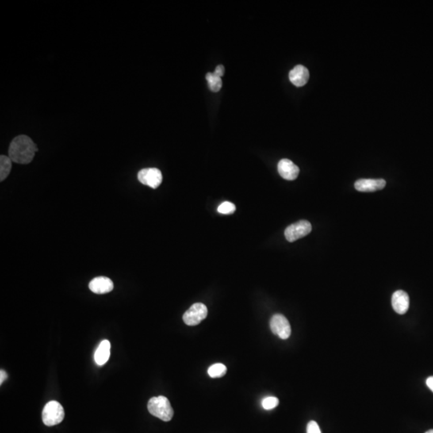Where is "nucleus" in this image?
Returning a JSON list of instances; mask_svg holds the SVG:
<instances>
[{"label":"nucleus","instance_id":"nucleus-1","mask_svg":"<svg viewBox=\"0 0 433 433\" xmlns=\"http://www.w3.org/2000/svg\"><path fill=\"white\" fill-rule=\"evenodd\" d=\"M37 151L36 144L29 136L20 135L11 142L8 153L12 162L26 165L32 162Z\"/></svg>","mask_w":433,"mask_h":433},{"label":"nucleus","instance_id":"nucleus-2","mask_svg":"<svg viewBox=\"0 0 433 433\" xmlns=\"http://www.w3.org/2000/svg\"><path fill=\"white\" fill-rule=\"evenodd\" d=\"M148 410L150 414L165 422L170 421L173 416L171 404L165 396L151 398L148 403Z\"/></svg>","mask_w":433,"mask_h":433},{"label":"nucleus","instance_id":"nucleus-3","mask_svg":"<svg viewBox=\"0 0 433 433\" xmlns=\"http://www.w3.org/2000/svg\"><path fill=\"white\" fill-rule=\"evenodd\" d=\"M64 415L63 406L59 402L52 400L44 406L42 419L45 425L54 426L63 421Z\"/></svg>","mask_w":433,"mask_h":433},{"label":"nucleus","instance_id":"nucleus-4","mask_svg":"<svg viewBox=\"0 0 433 433\" xmlns=\"http://www.w3.org/2000/svg\"><path fill=\"white\" fill-rule=\"evenodd\" d=\"M312 230L311 223L308 221H300L298 223L290 225L285 230V239L290 242H296L298 239L309 235Z\"/></svg>","mask_w":433,"mask_h":433},{"label":"nucleus","instance_id":"nucleus-5","mask_svg":"<svg viewBox=\"0 0 433 433\" xmlns=\"http://www.w3.org/2000/svg\"><path fill=\"white\" fill-rule=\"evenodd\" d=\"M208 310L206 306L201 303H194L183 315V320L188 326H196L206 318Z\"/></svg>","mask_w":433,"mask_h":433},{"label":"nucleus","instance_id":"nucleus-6","mask_svg":"<svg viewBox=\"0 0 433 433\" xmlns=\"http://www.w3.org/2000/svg\"><path fill=\"white\" fill-rule=\"evenodd\" d=\"M270 324L272 332L281 339H287L292 334V327L289 321L281 314L274 315L270 319Z\"/></svg>","mask_w":433,"mask_h":433},{"label":"nucleus","instance_id":"nucleus-7","mask_svg":"<svg viewBox=\"0 0 433 433\" xmlns=\"http://www.w3.org/2000/svg\"><path fill=\"white\" fill-rule=\"evenodd\" d=\"M137 177L140 183L153 189L159 187L162 182V172L156 168L143 169L138 173Z\"/></svg>","mask_w":433,"mask_h":433},{"label":"nucleus","instance_id":"nucleus-8","mask_svg":"<svg viewBox=\"0 0 433 433\" xmlns=\"http://www.w3.org/2000/svg\"><path fill=\"white\" fill-rule=\"evenodd\" d=\"M278 173L284 179L293 181L300 174V168L289 159H281L278 165Z\"/></svg>","mask_w":433,"mask_h":433},{"label":"nucleus","instance_id":"nucleus-9","mask_svg":"<svg viewBox=\"0 0 433 433\" xmlns=\"http://www.w3.org/2000/svg\"><path fill=\"white\" fill-rule=\"evenodd\" d=\"M114 288L112 280L105 276H100L93 278L89 283V289L97 295L109 293Z\"/></svg>","mask_w":433,"mask_h":433},{"label":"nucleus","instance_id":"nucleus-10","mask_svg":"<svg viewBox=\"0 0 433 433\" xmlns=\"http://www.w3.org/2000/svg\"><path fill=\"white\" fill-rule=\"evenodd\" d=\"M386 181L384 179H359L355 181L354 188L359 192H375L384 189Z\"/></svg>","mask_w":433,"mask_h":433},{"label":"nucleus","instance_id":"nucleus-11","mask_svg":"<svg viewBox=\"0 0 433 433\" xmlns=\"http://www.w3.org/2000/svg\"><path fill=\"white\" fill-rule=\"evenodd\" d=\"M392 304L396 313L404 315L409 308V296L404 291H397L392 296Z\"/></svg>","mask_w":433,"mask_h":433},{"label":"nucleus","instance_id":"nucleus-12","mask_svg":"<svg viewBox=\"0 0 433 433\" xmlns=\"http://www.w3.org/2000/svg\"><path fill=\"white\" fill-rule=\"evenodd\" d=\"M309 71L303 65H297L290 71V81L296 87H303L309 80Z\"/></svg>","mask_w":433,"mask_h":433},{"label":"nucleus","instance_id":"nucleus-13","mask_svg":"<svg viewBox=\"0 0 433 433\" xmlns=\"http://www.w3.org/2000/svg\"><path fill=\"white\" fill-rule=\"evenodd\" d=\"M110 342L107 339L100 343L94 354L95 362L97 363V365L102 366L108 362L110 357Z\"/></svg>","mask_w":433,"mask_h":433},{"label":"nucleus","instance_id":"nucleus-14","mask_svg":"<svg viewBox=\"0 0 433 433\" xmlns=\"http://www.w3.org/2000/svg\"><path fill=\"white\" fill-rule=\"evenodd\" d=\"M12 159L5 155L0 156V181H4L12 170Z\"/></svg>","mask_w":433,"mask_h":433},{"label":"nucleus","instance_id":"nucleus-15","mask_svg":"<svg viewBox=\"0 0 433 433\" xmlns=\"http://www.w3.org/2000/svg\"><path fill=\"white\" fill-rule=\"evenodd\" d=\"M205 78L211 91L216 93L222 89L223 81L221 77H216L213 73H207Z\"/></svg>","mask_w":433,"mask_h":433},{"label":"nucleus","instance_id":"nucleus-16","mask_svg":"<svg viewBox=\"0 0 433 433\" xmlns=\"http://www.w3.org/2000/svg\"><path fill=\"white\" fill-rule=\"evenodd\" d=\"M227 368L223 364H215L209 367L208 374L211 378H220L227 373Z\"/></svg>","mask_w":433,"mask_h":433},{"label":"nucleus","instance_id":"nucleus-17","mask_svg":"<svg viewBox=\"0 0 433 433\" xmlns=\"http://www.w3.org/2000/svg\"><path fill=\"white\" fill-rule=\"evenodd\" d=\"M235 210H236V206L230 201L222 203L218 208V212L223 214H232L235 213Z\"/></svg>","mask_w":433,"mask_h":433},{"label":"nucleus","instance_id":"nucleus-18","mask_svg":"<svg viewBox=\"0 0 433 433\" xmlns=\"http://www.w3.org/2000/svg\"><path fill=\"white\" fill-rule=\"evenodd\" d=\"M279 404L278 398L274 396H268L264 398L262 401V408L266 410H271L276 408Z\"/></svg>","mask_w":433,"mask_h":433},{"label":"nucleus","instance_id":"nucleus-19","mask_svg":"<svg viewBox=\"0 0 433 433\" xmlns=\"http://www.w3.org/2000/svg\"><path fill=\"white\" fill-rule=\"evenodd\" d=\"M307 433H322L319 424L314 420L308 423L307 427Z\"/></svg>","mask_w":433,"mask_h":433},{"label":"nucleus","instance_id":"nucleus-20","mask_svg":"<svg viewBox=\"0 0 433 433\" xmlns=\"http://www.w3.org/2000/svg\"><path fill=\"white\" fill-rule=\"evenodd\" d=\"M224 66H223V65H219V66L215 68V71L214 73H213V74L216 75V77H221V78H222V77H223V75H224Z\"/></svg>","mask_w":433,"mask_h":433},{"label":"nucleus","instance_id":"nucleus-21","mask_svg":"<svg viewBox=\"0 0 433 433\" xmlns=\"http://www.w3.org/2000/svg\"><path fill=\"white\" fill-rule=\"evenodd\" d=\"M426 384H427V386L431 390V392H433V376H430V377L427 379Z\"/></svg>","mask_w":433,"mask_h":433},{"label":"nucleus","instance_id":"nucleus-22","mask_svg":"<svg viewBox=\"0 0 433 433\" xmlns=\"http://www.w3.org/2000/svg\"><path fill=\"white\" fill-rule=\"evenodd\" d=\"M7 378H8V375L6 372L4 370L0 371V384H2Z\"/></svg>","mask_w":433,"mask_h":433},{"label":"nucleus","instance_id":"nucleus-23","mask_svg":"<svg viewBox=\"0 0 433 433\" xmlns=\"http://www.w3.org/2000/svg\"><path fill=\"white\" fill-rule=\"evenodd\" d=\"M425 433H433V429L428 430V431H426Z\"/></svg>","mask_w":433,"mask_h":433}]
</instances>
